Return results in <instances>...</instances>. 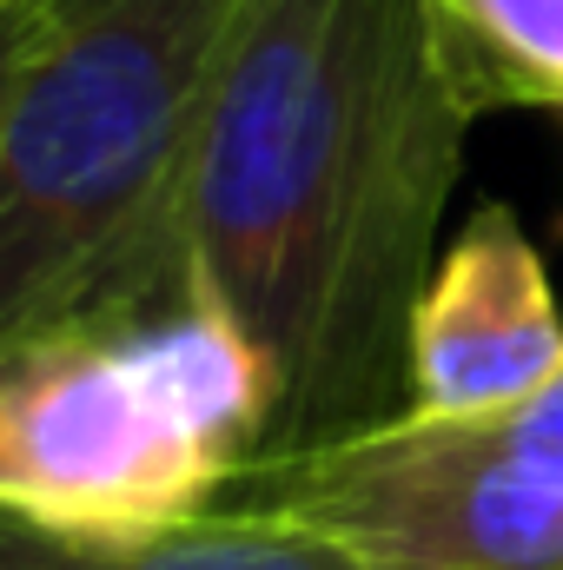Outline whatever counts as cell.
Here are the masks:
<instances>
[{"instance_id": "obj_1", "label": "cell", "mask_w": 563, "mask_h": 570, "mask_svg": "<svg viewBox=\"0 0 563 570\" xmlns=\"http://www.w3.org/2000/svg\"><path fill=\"white\" fill-rule=\"evenodd\" d=\"M477 120L431 0H246L179 253L273 379L259 464L412 412V318Z\"/></svg>"}, {"instance_id": "obj_2", "label": "cell", "mask_w": 563, "mask_h": 570, "mask_svg": "<svg viewBox=\"0 0 563 570\" xmlns=\"http://www.w3.org/2000/svg\"><path fill=\"white\" fill-rule=\"evenodd\" d=\"M246 0H33L0 120V345L186 273L179 199Z\"/></svg>"}, {"instance_id": "obj_3", "label": "cell", "mask_w": 563, "mask_h": 570, "mask_svg": "<svg viewBox=\"0 0 563 570\" xmlns=\"http://www.w3.org/2000/svg\"><path fill=\"white\" fill-rule=\"evenodd\" d=\"M273 379L192 273L100 292L0 345V511L47 531H152L266 458Z\"/></svg>"}, {"instance_id": "obj_4", "label": "cell", "mask_w": 563, "mask_h": 570, "mask_svg": "<svg viewBox=\"0 0 563 570\" xmlns=\"http://www.w3.org/2000/svg\"><path fill=\"white\" fill-rule=\"evenodd\" d=\"M219 504L305 524L365 570H563V491L491 431L392 419L253 464Z\"/></svg>"}, {"instance_id": "obj_5", "label": "cell", "mask_w": 563, "mask_h": 570, "mask_svg": "<svg viewBox=\"0 0 563 570\" xmlns=\"http://www.w3.org/2000/svg\"><path fill=\"white\" fill-rule=\"evenodd\" d=\"M563 379V305L524 219L491 199L437 253L412 318V412L471 425L504 419Z\"/></svg>"}, {"instance_id": "obj_6", "label": "cell", "mask_w": 563, "mask_h": 570, "mask_svg": "<svg viewBox=\"0 0 563 570\" xmlns=\"http://www.w3.org/2000/svg\"><path fill=\"white\" fill-rule=\"evenodd\" d=\"M0 570H365L332 538L266 511H199L152 531H47L0 511Z\"/></svg>"}, {"instance_id": "obj_7", "label": "cell", "mask_w": 563, "mask_h": 570, "mask_svg": "<svg viewBox=\"0 0 563 570\" xmlns=\"http://www.w3.org/2000/svg\"><path fill=\"white\" fill-rule=\"evenodd\" d=\"M484 114H563V0H431Z\"/></svg>"}, {"instance_id": "obj_8", "label": "cell", "mask_w": 563, "mask_h": 570, "mask_svg": "<svg viewBox=\"0 0 563 570\" xmlns=\"http://www.w3.org/2000/svg\"><path fill=\"white\" fill-rule=\"evenodd\" d=\"M477 425L491 431L524 471H537L544 484H557L563 491V379H551L537 399H524L517 412H504V419H477Z\"/></svg>"}, {"instance_id": "obj_9", "label": "cell", "mask_w": 563, "mask_h": 570, "mask_svg": "<svg viewBox=\"0 0 563 570\" xmlns=\"http://www.w3.org/2000/svg\"><path fill=\"white\" fill-rule=\"evenodd\" d=\"M27 20H33V0H0V120H7V94L27 53Z\"/></svg>"}]
</instances>
